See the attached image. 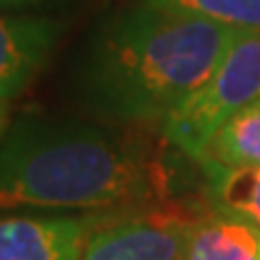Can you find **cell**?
Here are the masks:
<instances>
[{"mask_svg":"<svg viewBox=\"0 0 260 260\" xmlns=\"http://www.w3.org/2000/svg\"><path fill=\"white\" fill-rule=\"evenodd\" d=\"M236 29L145 3L94 34L77 87L87 109L123 123H161L219 65Z\"/></svg>","mask_w":260,"mask_h":260,"instance_id":"6da1fadb","label":"cell"},{"mask_svg":"<svg viewBox=\"0 0 260 260\" xmlns=\"http://www.w3.org/2000/svg\"><path fill=\"white\" fill-rule=\"evenodd\" d=\"M159 186L133 142L94 125L24 118L0 138V212L138 207Z\"/></svg>","mask_w":260,"mask_h":260,"instance_id":"7a4b0ae2","label":"cell"},{"mask_svg":"<svg viewBox=\"0 0 260 260\" xmlns=\"http://www.w3.org/2000/svg\"><path fill=\"white\" fill-rule=\"evenodd\" d=\"M260 99V31H236L219 65L198 92L161 123V135L198 159L232 113Z\"/></svg>","mask_w":260,"mask_h":260,"instance_id":"3957f363","label":"cell"},{"mask_svg":"<svg viewBox=\"0 0 260 260\" xmlns=\"http://www.w3.org/2000/svg\"><path fill=\"white\" fill-rule=\"evenodd\" d=\"M198 212L174 207H138L111 214L89 236L77 260H181Z\"/></svg>","mask_w":260,"mask_h":260,"instance_id":"277c9868","label":"cell"},{"mask_svg":"<svg viewBox=\"0 0 260 260\" xmlns=\"http://www.w3.org/2000/svg\"><path fill=\"white\" fill-rule=\"evenodd\" d=\"M111 214H0V260H77Z\"/></svg>","mask_w":260,"mask_h":260,"instance_id":"5b68a950","label":"cell"},{"mask_svg":"<svg viewBox=\"0 0 260 260\" xmlns=\"http://www.w3.org/2000/svg\"><path fill=\"white\" fill-rule=\"evenodd\" d=\"M63 24L51 17H0V102L15 99L46 65Z\"/></svg>","mask_w":260,"mask_h":260,"instance_id":"8992f818","label":"cell"},{"mask_svg":"<svg viewBox=\"0 0 260 260\" xmlns=\"http://www.w3.org/2000/svg\"><path fill=\"white\" fill-rule=\"evenodd\" d=\"M181 260H260V232L236 217L210 210L193 222Z\"/></svg>","mask_w":260,"mask_h":260,"instance_id":"52a82bcc","label":"cell"},{"mask_svg":"<svg viewBox=\"0 0 260 260\" xmlns=\"http://www.w3.org/2000/svg\"><path fill=\"white\" fill-rule=\"evenodd\" d=\"M203 171L248 169L260 164V99L232 113L195 159Z\"/></svg>","mask_w":260,"mask_h":260,"instance_id":"ba28073f","label":"cell"},{"mask_svg":"<svg viewBox=\"0 0 260 260\" xmlns=\"http://www.w3.org/2000/svg\"><path fill=\"white\" fill-rule=\"evenodd\" d=\"M203 174L212 210L236 217L260 232V164L248 169H212Z\"/></svg>","mask_w":260,"mask_h":260,"instance_id":"9c48e42d","label":"cell"},{"mask_svg":"<svg viewBox=\"0 0 260 260\" xmlns=\"http://www.w3.org/2000/svg\"><path fill=\"white\" fill-rule=\"evenodd\" d=\"M145 5L203 17L236 31H260V0H140Z\"/></svg>","mask_w":260,"mask_h":260,"instance_id":"30bf717a","label":"cell"},{"mask_svg":"<svg viewBox=\"0 0 260 260\" xmlns=\"http://www.w3.org/2000/svg\"><path fill=\"white\" fill-rule=\"evenodd\" d=\"M46 3H56V0H0V10H19L31 5H46Z\"/></svg>","mask_w":260,"mask_h":260,"instance_id":"8fae6325","label":"cell"},{"mask_svg":"<svg viewBox=\"0 0 260 260\" xmlns=\"http://www.w3.org/2000/svg\"><path fill=\"white\" fill-rule=\"evenodd\" d=\"M5 125H8V102H0V138L5 133Z\"/></svg>","mask_w":260,"mask_h":260,"instance_id":"7c38bea8","label":"cell"}]
</instances>
